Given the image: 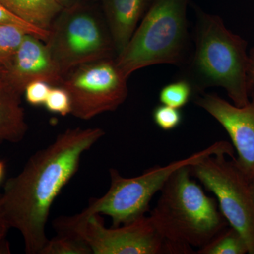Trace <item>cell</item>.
<instances>
[{
	"label": "cell",
	"mask_w": 254,
	"mask_h": 254,
	"mask_svg": "<svg viewBox=\"0 0 254 254\" xmlns=\"http://www.w3.org/2000/svg\"><path fill=\"white\" fill-rule=\"evenodd\" d=\"M105 134L99 127L68 128L5 183L0 204L11 228L22 235L26 254H39L46 245L52 205L78 171L83 155Z\"/></svg>",
	"instance_id": "6da1fadb"
},
{
	"label": "cell",
	"mask_w": 254,
	"mask_h": 254,
	"mask_svg": "<svg viewBox=\"0 0 254 254\" xmlns=\"http://www.w3.org/2000/svg\"><path fill=\"white\" fill-rule=\"evenodd\" d=\"M190 176V166L175 172L150 213L163 238L165 254H193V248H201L230 225L215 200Z\"/></svg>",
	"instance_id": "7a4b0ae2"
},
{
	"label": "cell",
	"mask_w": 254,
	"mask_h": 254,
	"mask_svg": "<svg viewBox=\"0 0 254 254\" xmlns=\"http://www.w3.org/2000/svg\"><path fill=\"white\" fill-rule=\"evenodd\" d=\"M195 48L187 65L193 88L221 87L238 107L250 101L247 42L229 31L222 18L196 8Z\"/></svg>",
	"instance_id": "3957f363"
},
{
	"label": "cell",
	"mask_w": 254,
	"mask_h": 254,
	"mask_svg": "<svg viewBox=\"0 0 254 254\" xmlns=\"http://www.w3.org/2000/svg\"><path fill=\"white\" fill-rule=\"evenodd\" d=\"M189 0H153L125 50L115 58L127 78L146 66L185 63Z\"/></svg>",
	"instance_id": "277c9868"
},
{
	"label": "cell",
	"mask_w": 254,
	"mask_h": 254,
	"mask_svg": "<svg viewBox=\"0 0 254 254\" xmlns=\"http://www.w3.org/2000/svg\"><path fill=\"white\" fill-rule=\"evenodd\" d=\"M225 154L233 158L234 150L228 142H215L204 150L165 166L148 169L139 176L124 177L118 170H110V187L100 198H92L88 206L76 218H88L95 214L108 215L113 227L129 223L145 216L152 198L160 191L173 174L185 166H191L210 155Z\"/></svg>",
	"instance_id": "5b68a950"
},
{
	"label": "cell",
	"mask_w": 254,
	"mask_h": 254,
	"mask_svg": "<svg viewBox=\"0 0 254 254\" xmlns=\"http://www.w3.org/2000/svg\"><path fill=\"white\" fill-rule=\"evenodd\" d=\"M103 23L80 1L64 8L55 18L45 43L64 76L85 64L116 54L109 29Z\"/></svg>",
	"instance_id": "8992f818"
},
{
	"label": "cell",
	"mask_w": 254,
	"mask_h": 254,
	"mask_svg": "<svg viewBox=\"0 0 254 254\" xmlns=\"http://www.w3.org/2000/svg\"><path fill=\"white\" fill-rule=\"evenodd\" d=\"M226 155L206 157L190 166V174L216 196L220 211L230 226L245 239L254 254V200L248 177Z\"/></svg>",
	"instance_id": "52a82bcc"
},
{
	"label": "cell",
	"mask_w": 254,
	"mask_h": 254,
	"mask_svg": "<svg viewBox=\"0 0 254 254\" xmlns=\"http://www.w3.org/2000/svg\"><path fill=\"white\" fill-rule=\"evenodd\" d=\"M53 226L58 233L66 232L81 237L92 254H165L163 238L150 217L107 228L99 214L83 219L73 215L55 219Z\"/></svg>",
	"instance_id": "ba28073f"
},
{
	"label": "cell",
	"mask_w": 254,
	"mask_h": 254,
	"mask_svg": "<svg viewBox=\"0 0 254 254\" xmlns=\"http://www.w3.org/2000/svg\"><path fill=\"white\" fill-rule=\"evenodd\" d=\"M127 80L115 58H106L71 70L60 86L69 95L71 115L89 120L123 104L128 95Z\"/></svg>",
	"instance_id": "9c48e42d"
},
{
	"label": "cell",
	"mask_w": 254,
	"mask_h": 254,
	"mask_svg": "<svg viewBox=\"0 0 254 254\" xmlns=\"http://www.w3.org/2000/svg\"><path fill=\"white\" fill-rule=\"evenodd\" d=\"M251 99L238 107L216 94L197 97L195 103L224 127L237 152V165L249 179L254 176V86L251 87Z\"/></svg>",
	"instance_id": "30bf717a"
},
{
	"label": "cell",
	"mask_w": 254,
	"mask_h": 254,
	"mask_svg": "<svg viewBox=\"0 0 254 254\" xmlns=\"http://www.w3.org/2000/svg\"><path fill=\"white\" fill-rule=\"evenodd\" d=\"M4 68L5 80L21 95L31 82L44 81L52 86H60L64 77L46 43L31 34L24 36Z\"/></svg>",
	"instance_id": "8fae6325"
},
{
	"label": "cell",
	"mask_w": 254,
	"mask_h": 254,
	"mask_svg": "<svg viewBox=\"0 0 254 254\" xmlns=\"http://www.w3.org/2000/svg\"><path fill=\"white\" fill-rule=\"evenodd\" d=\"M152 1L153 0H103L105 21L117 56L126 48Z\"/></svg>",
	"instance_id": "7c38bea8"
},
{
	"label": "cell",
	"mask_w": 254,
	"mask_h": 254,
	"mask_svg": "<svg viewBox=\"0 0 254 254\" xmlns=\"http://www.w3.org/2000/svg\"><path fill=\"white\" fill-rule=\"evenodd\" d=\"M4 74V73H3ZM21 95L0 76V144L18 143L28 131Z\"/></svg>",
	"instance_id": "4fadbf2b"
},
{
	"label": "cell",
	"mask_w": 254,
	"mask_h": 254,
	"mask_svg": "<svg viewBox=\"0 0 254 254\" xmlns=\"http://www.w3.org/2000/svg\"><path fill=\"white\" fill-rule=\"evenodd\" d=\"M0 2L26 22L48 31L63 9L56 0H0Z\"/></svg>",
	"instance_id": "5bb4252c"
},
{
	"label": "cell",
	"mask_w": 254,
	"mask_h": 254,
	"mask_svg": "<svg viewBox=\"0 0 254 254\" xmlns=\"http://www.w3.org/2000/svg\"><path fill=\"white\" fill-rule=\"evenodd\" d=\"M249 253L245 239L234 227L227 226L208 243L197 251L198 254H245Z\"/></svg>",
	"instance_id": "9a60e30c"
},
{
	"label": "cell",
	"mask_w": 254,
	"mask_h": 254,
	"mask_svg": "<svg viewBox=\"0 0 254 254\" xmlns=\"http://www.w3.org/2000/svg\"><path fill=\"white\" fill-rule=\"evenodd\" d=\"M39 254H92L90 247L81 237L60 232L47 241Z\"/></svg>",
	"instance_id": "2e32d148"
},
{
	"label": "cell",
	"mask_w": 254,
	"mask_h": 254,
	"mask_svg": "<svg viewBox=\"0 0 254 254\" xmlns=\"http://www.w3.org/2000/svg\"><path fill=\"white\" fill-rule=\"evenodd\" d=\"M193 89L190 82L187 80H179L163 87L159 98L162 104L180 109L190 101Z\"/></svg>",
	"instance_id": "e0dca14e"
},
{
	"label": "cell",
	"mask_w": 254,
	"mask_h": 254,
	"mask_svg": "<svg viewBox=\"0 0 254 254\" xmlns=\"http://www.w3.org/2000/svg\"><path fill=\"white\" fill-rule=\"evenodd\" d=\"M26 34L14 26L0 25V64L4 67L7 65Z\"/></svg>",
	"instance_id": "ac0fdd59"
},
{
	"label": "cell",
	"mask_w": 254,
	"mask_h": 254,
	"mask_svg": "<svg viewBox=\"0 0 254 254\" xmlns=\"http://www.w3.org/2000/svg\"><path fill=\"white\" fill-rule=\"evenodd\" d=\"M0 25L2 26H14L20 28L28 33L37 37L39 39L46 42L49 37V31L41 29L26 22L22 18L18 17L11 12L4 4L0 2Z\"/></svg>",
	"instance_id": "d6986e66"
},
{
	"label": "cell",
	"mask_w": 254,
	"mask_h": 254,
	"mask_svg": "<svg viewBox=\"0 0 254 254\" xmlns=\"http://www.w3.org/2000/svg\"><path fill=\"white\" fill-rule=\"evenodd\" d=\"M44 106L50 113L66 116L71 113V100L67 91L62 86H52Z\"/></svg>",
	"instance_id": "ffe728a7"
},
{
	"label": "cell",
	"mask_w": 254,
	"mask_h": 254,
	"mask_svg": "<svg viewBox=\"0 0 254 254\" xmlns=\"http://www.w3.org/2000/svg\"><path fill=\"white\" fill-rule=\"evenodd\" d=\"M153 118L157 126L165 131L175 129L182 123L180 109L166 105H158L153 110Z\"/></svg>",
	"instance_id": "44dd1931"
},
{
	"label": "cell",
	"mask_w": 254,
	"mask_h": 254,
	"mask_svg": "<svg viewBox=\"0 0 254 254\" xmlns=\"http://www.w3.org/2000/svg\"><path fill=\"white\" fill-rule=\"evenodd\" d=\"M52 86L46 82L37 81L30 83L25 88L26 101L33 106L44 105Z\"/></svg>",
	"instance_id": "7402d4cb"
},
{
	"label": "cell",
	"mask_w": 254,
	"mask_h": 254,
	"mask_svg": "<svg viewBox=\"0 0 254 254\" xmlns=\"http://www.w3.org/2000/svg\"><path fill=\"white\" fill-rule=\"evenodd\" d=\"M11 228L5 218L1 204H0V254H9V246L6 240L8 232Z\"/></svg>",
	"instance_id": "603a6c76"
},
{
	"label": "cell",
	"mask_w": 254,
	"mask_h": 254,
	"mask_svg": "<svg viewBox=\"0 0 254 254\" xmlns=\"http://www.w3.org/2000/svg\"><path fill=\"white\" fill-rule=\"evenodd\" d=\"M250 64L248 68V78L250 87L254 86V48L250 50L249 53Z\"/></svg>",
	"instance_id": "cb8c5ba5"
},
{
	"label": "cell",
	"mask_w": 254,
	"mask_h": 254,
	"mask_svg": "<svg viewBox=\"0 0 254 254\" xmlns=\"http://www.w3.org/2000/svg\"><path fill=\"white\" fill-rule=\"evenodd\" d=\"M56 1L64 9V8L68 7L76 3L79 2L80 0H56Z\"/></svg>",
	"instance_id": "d4e9b609"
},
{
	"label": "cell",
	"mask_w": 254,
	"mask_h": 254,
	"mask_svg": "<svg viewBox=\"0 0 254 254\" xmlns=\"http://www.w3.org/2000/svg\"><path fill=\"white\" fill-rule=\"evenodd\" d=\"M5 164L4 162L0 160V183L2 181L3 178H4L5 174Z\"/></svg>",
	"instance_id": "484cf974"
},
{
	"label": "cell",
	"mask_w": 254,
	"mask_h": 254,
	"mask_svg": "<svg viewBox=\"0 0 254 254\" xmlns=\"http://www.w3.org/2000/svg\"><path fill=\"white\" fill-rule=\"evenodd\" d=\"M5 71V68L4 66H2V65L0 64V76H2L3 73H4Z\"/></svg>",
	"instance_id": "4316f807"
}]
</instances>
